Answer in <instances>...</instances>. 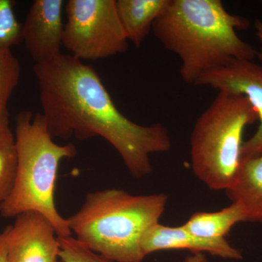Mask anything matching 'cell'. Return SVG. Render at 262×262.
I'll use <instances>...</instances> for the list:
<instances>
[{"mask_svg": "<svg viewBox=\"0 0 262 262\" xmlns=\"http://www.w3.org/2000/svg\"><path fill=\"white\" fill-rule=\"evenodd\" d=\"M33 70L42 115L53 139L101 137L115 148L137 179L152 173L150 155L171 148L169 131L162 124L136 123L117 108L92 66L61 53L36 63Z\"/></svg>", "mask_w": 262, "mask_h": 262, "instance_id": "cell-1", "label": "cell"}, {"mask_svg": "<svg viewBox=\"0 0 262 262\" xmlns=\"http://www.w3.org/2000/svg\"><path fill=\"white\" fill-rule=\"evenodd\" d=\"M248 19L229 13L221 0H169L155 20V37L180 58V75L189 84L233 60L253 61L257 51L237 35Z\"/></svg>", "mask_w": 262, "mask_h": 262, "instance_id": "cell-2", "label": "cell"}, {"mask_svg": "<svg viewBox=\"0 0 262 262\" xmlns=\"http://www.w3.org/2000/svg\"><path fill=\"white\" fill-rule=\"evenodd\" d=\"M163 193L134 195L119 189L89 193L67 219L75 238L113 262H142L141 241L159 223L168 203Z\"/></svg>", "mask_w": 262, "mask_h": 262, "instance_id": "cell-3", "label": "cell"}, {"mask_svg": "<svg viewBox=\"0 0 262 262\" xmlns=\"http://www.w3.org/2000/svg\"><path fill=\"white\" fill-rule=\"evenodd\" d=\"M18 169L13 190L0 204L5 218L37 212L53 226L58 237L72 236L67 219L55 204V187L62 160L75 158L73 144L59 145L48 132L42 114L21 111L15 117Z\"/></svg>", "mask_w": 262, "mask_h": 262, "instance_id": "cell-4", "label": "cell"}, {"mask_svg": "<svg viewBox=\"0 0 262 262\" xmlns=\"http://www.w3.org/2000/svg\"><path fill=\"white\" fill-rule=\"evenodd\" d=\"M257 120L256 110L244 95L218 91L191 135V167L196 178L211 190H227L242 163L245 129Z\"/></svg>", "mask_w": 262, "mask_h": 262, "instance_id": "cell-5", "label": "cell"}, {"mask_svg": "<svg viewBox=\"0 0 262 262\" xmlns=\"http://www.w3.org/2000/svg\"><path fill=\"white\" fill-rule=\"evenodd\" d=\"M62 46L81 60L103 59L128 50L116 0H70Z\"/></svg>", "mask_w": 262, "mask_h": 262, "instance_id": "cell-6", "label": "cell"}, {"mask_svg": "<svg viewBox=\"0 0 262 262\" xmlns=\"http://www.w3.org/2000/svg\"><path fill=\"white\" fill-rule=\"evenodd\" d=\"M195 85L244 95L249 100L259 125L252 137L244 142L242 160L262 155V66L252 61L233 60L201 76Z\"/></svg>", "mask_w": 262, "mask_h": 262, "instance_id": "cell-7", "label": "cell"}, {"mask_svg": "<svg viewBox=\"0 0 262 262\" xmlns=\"http://www.w3.org/2000/svg\"><path fill=\"white\" fill-rule=\"evenodd\" d=\"M5 262H58L60 246L56 229L40 213L25 212L5 229Z\"/></svg>", "mask_w": 262, "mask_h": 262, "instance_id": "cell-8", "label": "cell"}, {"mask_svg": "<svg viewBox=\"0 0 262 262\" xmlns=\"http://www.w3.org/2000/svg\"><path fill=\"white\" fill-rule=\"evenodd\" d=\"M63 0H35L23 24V41L36 63L61 54L63 38Z\"/></svg>", "mask_w": 262, "mask_h": 262, "instance_id": "cell-9", "label": "cell"}, {"mask_svg": "<svg viewBox=\"0 0 262 262\" xmlns=\"http://www.w3.org/2000/svg\"><path fill=\"white\" fill-rule=\"evenodd\" d=\"M144 256L160 251L189 250L192 253H209L212 256L241 260L242 253L225 238L206 239L191 233L184 227H167L158 223L151 227L141 241Z\"/></svg>", "mask_w": 262, "mask_h": 262, "instance_id": "cell-10", "label": "cell"}, {"mask_svg": "<svg viewBox=\"0 0 262 262\" xmlns=\"http://www.w3.org/2000/svg\"><path fill=\"white\" fill-rule=\"evenodd\" d=\"M226 192L241 208L245 222L262 223V155L242 160L237 177Z\"/></svg>", "mask_w": 262, "mask_h": 262, "instance_id": "cell-11", "label": "cell"}, {"mask_svg": "<svg viewBox=\"0 0 262 262\" xmlns=\"http://www.w3.org/2000/svg\"><path fill=\"white\" fill-rule=\"evenodd\" d=\"M169 0H116L117 13L128 41L139 48L152 30Z\"/></svg>", "mask_w": 262, "mask_h": 262, "instance_id": "cell-12", "label": "cell"}, {"mask_svg": "<svg viewBox=\"0 0 262 262\" xmlns=\"http://www.w3.org/2000/svg\"><path fill=\"white\" fill-rule=\"evenodd\" d=\"M245 222L241 208L235 203L215 212H196L191 215L184 227L191 233L206 239H222L231 229Z\"/></svg>", "mask_w": 262, "mask_h": 262, "instance_id": "cell-13", "label": "cell"}, {"mask_svg": "<svg viewBox=\"0 0 262 262\" xmlns=\"http://www.w3.org/2000/svg\"><path fill=\"white\" fill-rule=\"evenodd\" d=\"M18 169L15 134L10 127L9 113L0 116V204L9 196Z\"/></svg>", "mask_w": 262, "mask_h": 262, "instance_id": "cell-14", "label": "cell"}, {"mask_svg": "<svg viewBox=\"0 0 262 262\" xmlns=\"http://www.w3.org/2000/svg\"><path fill=\"white\" fill-rule=\"evenodd\" d=\"M20 65L10 49L0 48V116L9 113L8 103L18 86Z\"/></svg>", "mask_w": 262, "mask_h": 262, "instance_id": "cell-15", "label": "cell"}, {"mask_svg": "<svg viewBox=\"0 0 262 262\" xmlns=\"http://www.w3.org/2000/svg\"><path fill=\"white\" fill-rule=\"evenodd\" d=\"M16 2L0 0V48L10 49L23 41V25L15 17Z\"/></svg>", "mask_w": 262, "mask_h": 262, "instance_id": "cell-16", "label": "cell"}, {"mask_svg": "<svg viewBox=\"0 0 262 262\" xmlns=\"http://www.w3.org/2000/svg\"><path fill=\"white\" fill-rule=\"evenodd\" d=\"M62 262H113L91 251L73 236L58 237Z\"/></svg>", "mask_w": 262, "mask_h": 262, "instance_id": "cell-17", "label": "cell"}, {"mask_svg": "<svg viewBox=\"0 0 262 262\" xmlns=\"http://www.w3.org/2000/svg\"><path fill=\"white\" fill-rule=\"evenodd\" d=\"M6 232L4 230L0 234V262L6 261Z\"/></svg>", "mask_w": 262, "mask_h": 262, "instance_id": "cell-18", "label": "cell"}, {"mask_svg": "<svg viewBox=\"0 0 262 262\" xmlns=\"http://www.w3.org/2000/svg\"><path fill=\"white\" fill-rule=\"evenodd\" d=\"M184 262H208V260L203 253H192L185 258Z\"/></svg>", "mask_w": 262, "mask_h": 262, "instance_id": "cell-19", "label": "cell"}, {"mask_svg": "<svg viewBox=\"0 0 262 262\" xmlns=\"http://www.w3.org/2000/svg\"><path fill=\"white\" fill-rule=\"evenodd\" d=\"M254 28L256 30V34L262 42V21L260 20H256L254 23Z\"/></svg>", "mask_w": 262, "mask_h": 262, "instance_id": "cell-20", "label": "cell"}, {"mask_svg": "<svg viewBox=\"0 0 262 262\" xmlns=\"http://www.w3.org/2000/svg\"><path fill=\"white\" fill-rule=\"evenodd\" d=\"M256 57H257L259 61L262 63V48L260 49L259 51H257V53H256Z\"/></svg>", "mask_w": 262, "mask_h": 262, "instance_id": "cell-21", "label": "cell"}, {"mask_svg": "<svg viewBox=\"0 0 262 262\" xmlns=\"http://www.w3.org/2000/svg\"><path fill=\"white\" fill-rule=\"evenodd\" d=\"M58 262H62V261H58Z\"/></svg>", "mask_w": 262, "mask_h": 262, "instance_id": "cell-22", "label": "cell"}]
</instances>
